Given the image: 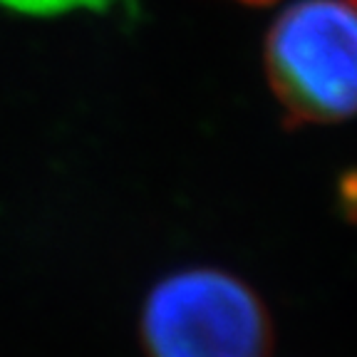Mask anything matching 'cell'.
I'll return each instance as SVG.
<instances>
[{
    "label": "cell",
    "instance_id": "2",
    "mask_svg": "<svg viewBox=\"0 0 357 357\" xmlns=\"http://www.w3.org/2000/svg\"><path fill=\"white\" fill-rule=\"evenodd\" d=\"M271 342V312L256 290L218 268L167 275L142 310L146 357H266Z\"/></svg>",
    "mask_w": 357,
    "mask_h": 357
},
{
    "label": "cell",
    "instance_id": "3",
    "mask_svg": "<svg viewBox=\"0 0 357 357\" xmlns=\"http://www.w3.org/2000/svg\"><path fill=\"white\" fill-rule=\"evenodd\" d=\"M243 3H253V6H258V3H271V0H243Z\"/></svg>",
    "mask_w": 357,
    "mask_h": 357
},
{
    "label": "cell",
    "instance_id": "1",
    "mask_svg": "<svg viewBox=\"0 0 357 357\" xmlns=\"http://www.w3.org/2000/svg\"><path fill=\"white\" fill-rule=\"evenodd\" d=\"M266 73L285 119L345 122L357 114V0H298L266 38Z\"/></svg>",
    "mask_w": 357,
    "mask_h": 357
}]
</instances>
